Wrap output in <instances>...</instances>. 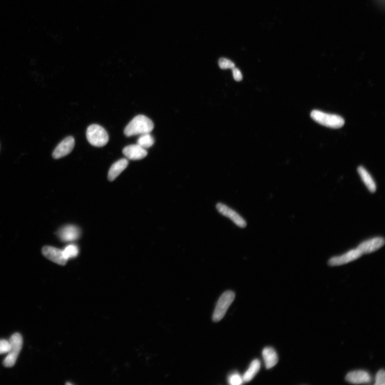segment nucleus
I'll use <instances>...</instances> for the list:
<instances>
[{
    "label": "nucleus",
    "mask_w": 385,
    "mask_h": 385,
    "mask_svg": "<svg viewBox=\"0 0 385 385\" xmlns=\"http://www.w3.org/2000/svg\"><path fill=\"white\" fill-rule=\"evenodd\" d=\"M346 381L354 384H368L372 381L371 376L363 370H357L348 373L346 377Z\"/></svg>",
    "instance_id": "13"
},
{
    "label": "nucleus",
    "mask_w": 385,
    "mask_h": 385,
    "mask_svg": "<svg viewBox=\"0 0 385 385\" xmlns=\"http://www.w3.org/2000/svg\"><path fill=\"white\" fill-rule=\"evenodd\" d=\"M235 298V294L231 290L224 292L221 295L214 312L213 319L214 322L222 320Z\"/></svg>",
    "instance_id": "5"
},
{
    "label": "nucleus",
    "mask_w": 385,
    "mask_h": 385,
    "mask_svg": "<svg viewBox=\"0 0 385 385\" xmlns=\"http://www.w3.org/2000/svg\"><path fill=\"white\" fill-rule=\"evenodd\" d=\"M216 207L219 213L229 218L238 227L244 228L247 226V222L244 218L234 209L222 203H218Z\"/></svg>",
    "instance_id": "6"
},
{
    "label": "nucleus",
    "mask_w": 385,
    "mask_h": 385,
    "mask_svg": "<svg viewBox=\"0 0 385 385\" xmlns=\"http://www.w3.org/2000/svg\"><path fill=\"white\" fill-rule=\"evenodd\" d=\"M312 120L322 126L332 128H339L345 125V120L341 116L314 110L310 114Z\"/></svg>",
    "instance_id": "2"
},
{
    "label": "nucleus",
    "mask_w": 385,
    "mask_h": 385,
    "mask_svg": "<svg viewBox=\"0 0 385 385\" xmlns=\"http://www.w3.org/2000/svg\"><path fill=\"white\" fill-rule=\"evenodd\" d=\"M385 384V373L384 370H381L378 372L376 377V385H384Z\"/></svg>",
    "instance_id": "23"
},
{
    "label": "nucleus",
    "mask_w": 385,
    "mask_h": 385,
    "mask_svg": "<svg viewBox=\"0 0 385 385\" xmlns=\"http://www.w3.org/2000/svg\"><path fill=\"white\" fill-rule=\"evenodd\" d=\"M358 172L363 183H365L370 192L374 193L376 191V183L369 172L362 166L359 167Z\"/></svg>",
    "instance_id": "16"
},
{
    "label": "nucleus",
    "mask_w": 385,
    "mask_h": 385,
    "mask_svg": "<svg viewBox=\"0 0 385 385\" xmlns=\"http://www.w3.org/2000/svg\"><path fill=\"white\" fill-rule=\"evenodd\" d=\"M123 154L130 160H140L147 156L148 152L137 144H130L123 150Z\"/></svg>",
    "instance_id": "12"
},
{
    "label": "nucleus",
    "mask_w": 385,
    "mask_h": 385,
    "mask_svg": "<svg viewBox=\"0 0 385 385\" xmlns=\"http://www.w3.org/2000/svg\"><path fill=\"white\" fill-rule=\"evenodd\" d=\"M75 145L74 137L68 136L65 138L56 147L53 152L55 159H59L71 153Z\"/></svg>",
    "instance_id": "7"
},
{
    "label": "nucleus",
    "mask_w": 385,
    "mask_h": 385,
    "mask_svg": "<svg viewBox=\"0 0 385 385\" xmlns=\"http://www.w3.org/2000/svg\"><path fill=\"white\" fill-rule=\"evenodd\" d=\"M63 251L65 258L68 260L69 259L77 257L79 253L78 247L75 245L67 246Z\"/></svg>",
    "instance_id": "19"
},
{
    "label": "nucleus",
    "mask_w": 385,
    "mask_h": 385,
    "mask_svg": "<svg viewBox=\"0 0 385 385\" xmlns=\"http://www.w3.org/2000/svg\"><path fill=\"white\" fill-rule=\"evenodd\" d=\"M233 71V76L235 81L237 82L241 81L243 79V75L241 71L236 67L232 69Z\"/></svg>",
    "instance_id": "24"
},
{
    "label": "nucleus",
    "mask_w": 385,
    "mask_h": 385,
    "mask_svg": "<svg viewBox=\"0 0 385 385\" xmlns=\"http://www.w3.org/2000/svg\"><path fill=\"white\" fill-rule=\"evenodd\" d=\"M385 244V239L381 237H375L360 244L357 248L362 254L372 253L379 250Z\"/></svg>",
    "instance_id": "11"
},
{
    "label": "nucleus",
    "mask_w": 385,
    "mask_h": 385,
    "mask_svg": "<svg viewBox=\"0 0 385 385\" xmlns=\"http://www.w3.org/2000/svg\"><path fill=\"white\" fill-rule=\"evenodd\" d=\"M81 235V230L75 225H67L60 229L57 236L63 242H72L77 241Z\"/></svg>",
    "instance_id": "8"
},
{
    "label": "nucleus",
    "mask_w": 385,
    "mask_h": 385,
    "mask_svg": "<svg viewBox=\"0 0 385 385\" xmlns=\"http://www.w3.org/2000/svg\"><path fill=\"white\" fill-rule=\"evenodd\" d=\"M10 350L4 359L3 364L5 367L11 368L15 365L19 353L23 346V338L19 333H14L9 339Z\"/></svg>",
    "instance_id": "4"
},
{
    "label": "nucleus",
    "mask_w": 385,
    "mask_h": 385,
    "mask_svg": "<svg viewBox=\"0 0 385 385\" xmlns=\"http://www.w3.org/2000/svg\"><path fill=\"white\" fill-rule=\"evenodd\" d=\"M262 355L266 369H271L277 364L278 355L273 348H265L263 350Z\"/></svg>",
    "instance_id": "15"
},
{
    "label": "nucleus",
    "mask_w": 385,
    "mask_h": 385,
    "mask_svg": "<svg viewBox=\"0 0 385 385\" xmlns=\"http://www.w3.org/2000/svg\"><path fill=\"white\" fill-rule=\"evenodd\" d=\"M219 64L222 69H232L235 68V63L229 59H225V58H221L219 60Z\"/></svg>",
    "instance_id": "21"
},
{
    "label": "nucleus",
    "mask_w": 385,
    "mask_h": 385,
    "mask_svg": "<svg viewBox=\"0 0 385 385\" xmlns=\"http://www.w3.org/2000/svg\"><path fill=\"white\" fill-rule=\"evenodd\" d=\"M154 142V137L149 133L141 134L137 140L136 144L139 145L141 147L146 149L151 147Z\"/></svg>",
    "instance_id": "18"
},
{
    "label": "nucleus",
    "mask_w": 385,
    "mask_h": 385,
    "mask_svg": "<svg viewBox=\"0 0 385 385\" xmlns=\"http://www.w3.org/2000/svg\"><path fill=\"white\" fill-rule=\"evenodd\" d=\"M42 254L48 259L59 265L66 264L68 260L65 258L63 250L52 246H45L42 249Z\"/></svg>",
    "instance_id": "9"
},
{
    "label": "nucleus",
    "mask_w": 385,
    "mask_h": 385,
    "mask_svg": "<svg viewBox=\"0 0 385 385\" xmlns=\"http://www.w3.org/2000/svg\"><path fill=\"white\" fill-rule=\"evenodd\" d=\"M10 350L9 341L0 340V355L8 353Z\"/></svg>",
    "instance_id": "22"
},
{
    "label": "nucleus",
    "mask_w": 385,
    "mask_h": 385,
    "mask_svg": "<svg viewBox=\"0 0 385 385\" xmlns=\"http://www.w3.org/2000/svg\"><path fill=\"white\" fill-rule=\"evenodd\" d=\"M362 255V253L357 249L353 250L342 256L332 257L329 260V264L331 266L344 265L359 258Z\"/></svg>",
    "instance_id": "10"
},
{
    "label": "nucleus",
    "mask_w": 385,
    "mask_h": 385,
    "mask_svg": "<svg viewBox=\"0 0 385 385\" xmlns=\"http://www.w3.org/2000/svg\"><path fill=\"white\" fill-rule=\"evenodd\" d=\"M86 137L92 146L97 147L106 146L110 139L106 130L97 125H91L87 128Z\"/></svg>",
    "instance_id": "3"
},
{
    "label": "nucleus",
    "mask_w": 385,
    "mask_h": 385,
    "mask_svg": "<svg viewBox=\"0 0 385 385\" xmlns=\"http://www.w3.org/2000/svg\"><path fill=\"white\" fill-rule=\"evenodd\" d=\"M154 128L153 122L146 116L139 115L129 123L125 129L127 136L150 133Z\"/></svg>",
    "instance_id": "1"
},
{
    "label": "nucleus",
    "mask_w": 385,
    "mask_h": 385,
    "mask_svg": "<svg viewBox=\"0 0 385 385\" xmlns=\"http://www.w3.org/2000/svg\"><path fill=\"white\" fill-rule=\"evenodd\" d=\"M228 382L231 385H242L244 383L243 378L238 373L232 374L228 378Z\"/></svg>",
    "instance_id": "20"
},
{
    "label": "nucleus",
    "mask_w": 385,
    "mask_h": 385,
    "mask_svg": "<svg viewBox=\"0 0 385 385\" xmlns=\"http://www.w3.org/2000/svg\"><path fill=\"white\" fill-rule=\"evenodd\" d=\"M128 164V161L126 158H122L116 162L109 171L108 179L111 181L115 180L127 168Z\"/></svg>",
    "instance_id": "14"
},
{
    "label": "nucleus",
    "mask_w": 385,
    "mask_h": 385,
    "mask_svg": "<svg viewBox=\"0 0 385 385\" xmlns=\"http://www.w3.org/2000/svg\"><path fill=\"white\" fill-rule=\"evenodd\" d=\"M260 368V363L258 360L252 361L248 370L243 376L244 382L251 381L258 373Z\"/></svg>",
    "instance_id": "17"
}]
</instances>
